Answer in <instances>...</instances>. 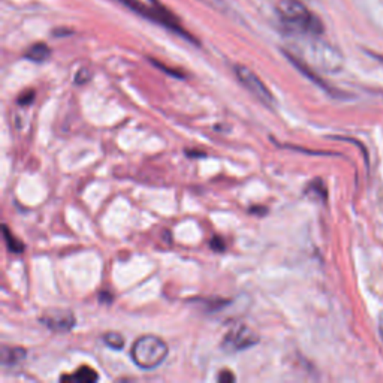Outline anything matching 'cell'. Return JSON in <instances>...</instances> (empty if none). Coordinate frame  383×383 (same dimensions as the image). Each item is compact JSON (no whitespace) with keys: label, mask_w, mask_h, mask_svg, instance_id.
<instances>
[{"label":"cell","mask_w":383,"mask_h":383,"mask_svg":"<svg viewBox=\"0 0 383 383\" xmlns=\"http://www.w3.org/2000/svg\"><path fill=\"white\" fill-rule=\"evenodd\" d=\"M90 73H88V71L87 69H81L78 73H76V76H75V83L76 84H84V83H87L88 80H90Z\"/></svg>","instance_id":"obj_17"},{"label":"cell","mask_w":383,"mask_h":383,"mask_svg":"<svg viewBox=\"0 0 383 383\" xmlns=\"http://www.w3.org/2000/svg\"><path fill=\"white\" fill-rule=\"evenodd\" d=\"M298 45H297V56L304 63H307L310 68L321 69L324 72L336 73L343 68V56L340 51L331 44L319 40V36H298Z\"/></svg>","instance_id":"obj_1"},{"label":"cell","mask_w":383,"mask_h":383,"mask_svg":"<svg viewBox=\"0 0 383 383\" xmlns=\"http://www.w3.org/2000/svg\"><path fill=\"white\" fill-rule=\"evenodd\" d=\"M41 322L54 333H69L75 326V316L69 310H56L41 317Z\"/></svg>","instance_id":"obj_7"},{"label":"cell","mask_w":383,"mask_h":383,"mask_svg":"<svg viewBox=\"0 0 383 383\" xmlns=\"http://www.w3.org/2000/svg\"><path fill=\"white\" fill-rule=\"evenodd\" d=\"M257 343H259V337L253 329L246 325H235L231 331H228L222 348L226 352H240L254 346Z\"/></svg>","instance_id":"obj_6"},{"label":"cell","mask_w":383,"mask_h":383,"mask_svg":"<svg viewBox=\"0 0 383 383\" xmlns=\"http://www.w3.org/2000/svg\"><path fill=\"white\" fill-rule=\"evenodd\" d=\"M305 195H314V196H317L319 199H322V201L326 199V187H325V184L321 180V178H316L314 182H312L309 184V187L305 189Z\"/></svg>","instance_id":"obj_13"},{"label":"cell","mask_w":383,"mask_h":383,"mask_svg":"<svg viewBox=\"0 0 383 383\" xmlns=\"http://www.w3.org/2000/svg\"><path fill=\"white\" fill-rule=\"evenodd\" d=\"M33 99H35V92L33 90H28V92L21 93V96L18 98V104L23 105V107H28V105L32 104Z\"/></svg>","instance_id":"obj_16"},{"label":"cell","mask_w":383,"mask_h":383,"mask_svg":"<svg viewBox=\"0 0 383 383\" xmlns=\"http://www.w3.org/2000/svg\"><path fill=\"white\" fill-rule=\"evenodd\" d=\"M51 54V49L47 44L44 42H37L35 45H32L28 51L24 53V57L30 60V61H36V63H42L45 61Z\"/></svg>","instance_id":"obj_10"},{"label":"cell","mask_w":383,"mask_h":383,"mask_svg":"<svg viewBox=\"0 0 383 383\" xmlns=\"http://www.w3.org/2000/svg\"><path fill=\"white\" fill-rule=\"evenodd\" d=\"M235 75H237V78L240 80V83L244 86L254 98L261 100L264 105L270 107V108L274 107L276 100H274L273 93L270 92V88L265 86V83L252 69L242 66V65H235Z\"/></svg>","instance_id":"obj_5"},{"label":"cell","mask_w":383,"mask_h":383,"mask_svg":"<svg viewBox=\"0 0 383 383\" xmlns=\"http://www.w3.org/2000/svg\"><path fill=\"white\" fill-rule=\"evenodd\" d=\"M277 12L286 30L292 35L321 36L324 33L322 21L305 8L301 0H280Z\"/></svg>","instance_id":"obj_2"},{"label":"cell","mask_w":383,"mask_h":383,"mask_svg":"<svg viewBox=\"0 0 383 383\" xmlns=\"http://www.w3.org/2000/svg\"><path fill=\"white\" fill-rule=\"evenodd\" d=\"M375 59H377V60H380V61H383V57L382 56H377V54H372Z\"/></svg>","instance_id":"obj_21"},{"label":"cell","mask_w":383,"mask_h":383,"mask_svg":"<svg viewBox=\"0 0 383 383\" xmlns=\"http://www.w3.org/2000/svg\"><path fill=\"white\" fill-rule=\"evenodd\" d=\"M170 352L168 344L156 336L138 337L131 349L134 364L143 370H153L159 367Z\"/></svg>","instance_id":"obj_3"},{"label":"cell","mask_w":383,"mask_h":383,"mask_svg":"<svg viewBox=\"0 0 383 383\" xmlns=\"http://www.w3.org/2000/svg\"><path fill=\"white\" fill-rule=\"evenodd\" d=\"M151 63H153V65H155V66H158L159 69H162V71L167 72V73H170V75H172V76H177V78H184V73H183L182 71H172V69L167 68L165 65H162V63H159L158 60H151Z\"/></svg>","instance_id":"obj_15"},{"label":"cell","mask_w":383,"mask_h":383,"mask_svg":"<svg viewBox=\"0 0 383 383\" xmlns=\"http://www.w3.org/2000/svg\"><path fill=\"white\" fill-rule=\"evenodd\" d=\"M120 2L124 4L127 8H131L132 11H135L136 14L143 16V17H146L148 20H153V21L160 24V25H165V28L170 29L171 32L184 37L186 41L198 45V41L195 40V37L192 36L189 32H186L183 25L180 24V21L177 20V17L172 16L171 12L165 9L163 6H160V5L147 6L146 4L138 2V0H120Z\"/></svg>","instance_id":"obj_4"},{"label":"cell","mask_w":383,"mask_h":383,"mask_svg":"<svg viewBox=\"0 0 383 383\" xmlns=\"http://www.w3.org/2000/svg\"><path fill=\"white\" fill-rule=\"evenodd\" d=\"M211 249L216 252H223L226 249V244L222 241L220 237H214L211 240Z\"/></svg>","instance_id":"obj_18"},{"label":"cell","mask_w":383,"mask_h":383,"mask_svg":"<svg viewBox=\"0 0 383 383\" xmlns=\"http://www.w3.org/2000/svg\"><path fill=\"white\" fill-rule=\"evenodd\" d=\"M98 379H99L98 372H95V370L92 367H88V365L80 367L75 372V375L61 377V380H71V382H80V383H93Z\"/></svg>","instance_id":"obj_9"},{"label":"cell","mask_w":383,"mask_h":383,"mask_svg":"<svg viewBox=\"0 0 383 383\" xmlns=\"http://www.w3.org/2000/svg\"><path fill=\"white\" fill-rule=\"evenodd\" d=\"M217 380L219 382H234L235 376L232 375V372H229V370H223V372H220L219 377H217Z\"/></svg>","instance_id":"obj_19"},{"label":"cell","mask_w":383,"mask_h":383,"mask_svg":"<svg viewBox=\"0 0 383 383\" xmlns=\"http://www.w3.org/2000/svg\"><path fill=\"white\" fill-rule=\"evenodd\" d=\"M25 352L23 348H9L5 346L2 349V363L4 365H17L25 360Z\"/></svg>","instance_id":"obj_11"},{"label":"cell","mask_w":383,"mask_h":383,"mask_svg":"<svg viewBox=\"0 0 383 383\" xmlns=\"http://www.w3.org/2000/svg\"><path fill=\"white\" fill-rule=\"evenodd\" d=\"M104 341L110 349H114V350H122L124 348V338L119 333H107L104 336Z\"/></svg>","instance_id":"obj_14"},{"label":"cell","mask_w":383,"mask_h":383,"mask_svg":"<svg viewBox=\"0 0 383 383\" xmlns=\"http://www.w3.org/2000/svg\"><path fill=\"white\" fill-rule=\"evenodd\" d=\"M377 328H379L380 338H382V341H383V312L379 314V324H377Z\"/></svg>","instance_id":"obj_20"},{"label":"cell","mask_w":383,"mask_h":383,"mask_svg":"<svg viewBox=\"0 0 383 383\" xmlns=\"http://www.w3.org/2000/svg\"><path fill=\"white\" fill-rule=\"evenodd\" d=\"M2 232H4V238L6 242V247L11 253H23V250L25 249V246L23 242L9 231V228L6 225L2 226Z\"/></svg>","instance_id":"obj_12"},{"label":"cell","mask_w":383,"mask_h":383,"mask_svg":"<svg viewBox=\"0 0 383 383\" xmlns=\"http://www.w3.org/2000/svg\"><path fill=\"white\" fill-rule=\"evenodd\" d=\"M285 56L292 61V65H295L297 69H300L305 76H307V78H310L312 81H314L319 87L324 88V90H325L326 93L333 95L334 98H338L340 92L336 90V88H333L331 86H328V84L321 78V76H319V75L313 71V68H310V66L307 65V63H304L301 59H298L297 56H293L292 53H289V51H285Z\"/></svg>","instance_id":"obj_8"}]
</instances>
